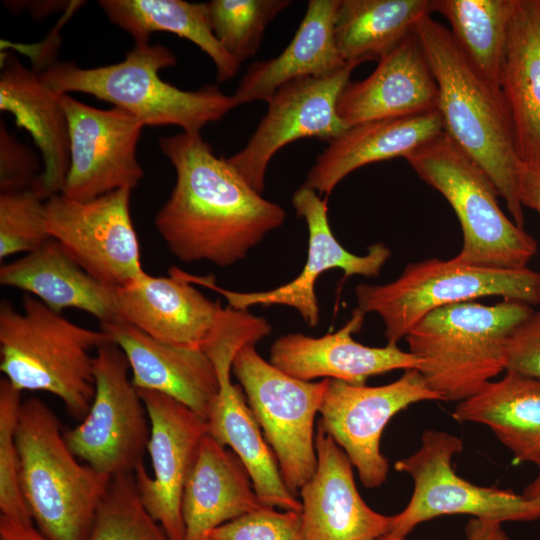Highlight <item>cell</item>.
Returning a JSON list of instances; mask_svg holds the SVG:
<instances>
[{
    "instance_id": "3957f363",
    "label": "cell",
    "mask_w": 540,
    "mask_h": 540,
    "mask_svg": "<svg viewBox=\"0 0 540 540\" xmlns=\"http://www.w3.org/2000/svg\"><path fill=\"white\" fill-rule=\"evenodd\" d=\"M17 311L0 303V370L19 391H42L58 397L67 413L80 422L95 393L91 351L111 337L81 327L37 298L24 295Z\"/></svg>"
},
{
    "instance_id": "60d3db41",
    "label": "cell",
    "mask_w": 540,
    "mask_h": 540,
    "mask_svg": "<svg viewBox=\"0 0 540 540\" xmlns=\"http://www.w3.org/2000/svg\"><path fill=\"white\" fill-rule=\"evenodd\" d=\"M519 199L523 207L531 208L540 215V161L533 164L522 163Z\"/></svg>"
},
{
    "instance_id": "8d00e7d4",
    "label": "cell",
    "mask_w": 540,
    "mask_h": 540,
    "mask_svg": "<svg viewBox=\"0 0 540 540\" xmlns=\"http://www.w3.org/2000/svg\"><path fill=\"white\" fill-rule=\"evenodd\" d=\"M21 391L5 378L0 381V515L33 521L24 500L15 440Z\"/></svg>"
},
{
    "instance_id": "74e56055",
    "label": "cell",
    "mask_w": 540,
    "mask_h": 540,
    "mask_svg": "<svg viewBox=\"0 0 540 540\" xmlns=\"http://www.w3.org/2000/svg\"><path fill=\"white\" fill-rule=\"evenodd\" d=\"M208 540H304L301 513L262 505L217 527Z\"/></svg>"
},
{
    "instance_id": "44dd1931",
    "label": "cell",
    "mask_w": 540,
    "mask_h": 540,
    "mask_svg": "<svg viewBox=\"0 0 540 540\" xmlns=\"http://www.w3.org/2000/svg\"><path fill=\"white\" fill-rule=\"evenodd\" d=\"M357 308L339 330L314 338L302 333L279 337L271 346L270 362L286 374L303 381L324 377L353 385H364L375 375L403 369H417L418 360L397 344L370 347L355 341L364 322Z\"/></svg>"
},
{
    "instance_id": "ab89813d",
    "label": "cell",
    "mask_w": 540,
    "mask_h": 540,
    "mask_svg": "<svg viewBox=\"0 0 540 540\" xmlns=\"http://www.w3.org/2000/svg\"><path fill=\"white\" fill-rule=\"evenodd\" d=\"M505 371L540 378V311L534 312L508 338Z\"/></svg>"
},
{
    "instance_id": "2e32d148",
    "label": "cell",
    "mask_w": 540,
    "mask_h": 540,
    "mask_svg": "<svg viewBox=\"0 0 540 540\" xmlns=\"http://www.w3.org/2000/svg\"><path fill=\"white\" fill-rule=\"evenodd\" d=\"M292 205L307 224L308 254L302 272L289 283L269 291L244 293L219 287L213 276H196L179 270L180 275L192 284L218 292L234 309L285 305L295 309L310 327L317 326L320 309L314 287L319 276L337 268L344 272L345 278L353 275L378 277L391 251L383 243L372 244L365 255L347 251L330 228L326 199L304 184L294 192Z\"/></svg>"
},
{
    "instance_id": "8992f818",
    "label": "cell",
    "mask_w": 540,
    "mask_h": 540,
    "mask_svg": "<svg viewBox=\"0 0 540 540\" xmlns=\"http://www.w3.org/2000/svg\"><path fill=\"white\" fill-rule=\"evenodd\" d=\"M175 64L170 49L148 42L135 43L115 64L81 68L72 62H56L40 73L57 93L93 95L130 112L144 126L173 125L183 132L200 133L238 106L232 95L216 85L187 91L163 81L159 71Z\"/></svg>"
},
{
    "instance_id": "5bb4252c",
    "label": "cell",
    "mask_w": 540,
    "mask_h": 540,
    "mask_svg": "<svg viewBox=\"0 0 540 540\" xmlns=\"http://www.w3.org/2000/svg\"><path fill=\"white\" fill-rule=\"evenodd\" d=\"M441 400L417 369L405 370L397 380L381 386L353 385L328 379L319 410L321 427L346 453L364 487H380L389 464L380 451L389 421L408 406Z\"/></svg>"
},
{
    "instance_id": "ee69618b",
    "label": "cell",
    "mask_w": 540,
    "mask_h": 540,
    "mask_svg": "<svg viewBox=\"0 0 540 540\" xmlns=\"http://www.w3.org/2000/svg\"><path fill=\"white\" fill-rule=\"evenodd\" d=\"M522 495L526 499L540 501V472L538 476L524 489Z\"/></svg>"
},
{
    "instance_id": "e575fe53",
    "label": "cell",
    "mask_w": 540,
    "mask_h": 540,
    "mask_svg": "<svg viewBox=\"0 0 540 540\" xmlns=\"http://www.w3.org/2000/svg\"><path fill=\"white\" fill-rule=\"evenodd\" d=\"M290 0H212L207 3L214 35L239 63L256 54L267 25Z\"/></svg>"
},
{
    "instance_id": "ac0fdd59",
    "label": "cell",
    "mask_w": 540,
    "mask_h": 540,
    "mask_svg": "<svg viewBox=\"0 0 540 540\" xmlns=\"http://www.w3.org/2000/svg\"><path fill=\"white\" fill-rule=\"evenodd\" d=\"M149 421L147 445L153 475L143 464L134 478L139 497L150 515L161 525L170 540H183L182 495L195 463L207 422L189 407L165 394L138 390Z\"/></svg>"
},
{
    "instance_id": "277c9868",
    "label": "cell",
    "mask_w": 540,
    "mask_h": 540,
    "mask_svg": "<svg viewBox=\"0 0 540 540\" xmlns=\"http://www.w3.org/2000/svg\"><path fill=\"white\" fill-rule=\"evenodd\" d=\"M534 312L512 300L457 303L426 315L404 339L429 388L443 401L461 402L505 372L508 338Z\"/></svg>"
},
{
    "instance_id": "f6af8a7d",
    "label": "cell",
    "mask_w": 540,
    "mask_h": 540,
    "mask_svg": "<svg viewBox=\"0 0 540 540\" xmlns=\"http://www.w3.org/2000/svg\"><path fill=\"white\" fill-rule=\"evenodd\" d=\"M376 540H408L406 537L395 535L392 533H388L386 535H383Z\"/></svg>"
},
{
    "instance_id": "83f0119b",
    "label": "cell",
    "mask_w": 540,
    "mask_h": 540,
    "mask_svg": "<svg viewBox=\"0 0 540 540\" xmlns=\"http://www.w3.org/2000/svg\"><path fill=\"white\" fill-rule=\"evenodd\" d=\"M0 284L23 290L60 313L85 311L100 324L120 320L116 290L98 281L50 238L37 249L0 268Z\"/></svg>"
},
{
    "instance_id": "8fae6325",
    "label": "cell",
    "mask_w": 540,
    "mask_h": 540,
    "mask_svg": "<svg viewBox=\"0 0 540 540\" xmlns=\"http://www.w3.org/2000/svg\"><path fill=\"white\" fill-rule=\"evenodd\" d=\"M462 449L459 437L429 429L413 454L395 462L396 471L409 474L414 485L407 506L391 516L390 533L406 537L419 524L443 515L466 514L501 523L540 518L539 500L496 486H478L458 476L451 462Z\"/></svg>"
},
{
    "instance_id": "b9f144b4",
    "label": "cell",
    "mask_w": 540,
    "mask_h": 540,
    "mask_svg": "<svg viewBox=\"0 0 540 540\" xmlns=\"http://www.w3.org/2000/svg\"><path fill=\"white\" fill-rule=\"evenodd\" d=\"M0 540H50L33 521H22L0 515Z\"/></svg>"
},
{
    "instance_id": "5b68a950",
    "label": "cell",
    "mask_w": 540,
    "mask_h": 540,
    "mask_svg": "<svg viewBox=\"0 0 540 540\" xmlns=\"http://www.w3.org/2000/svg\"><path fill=\"white\" fill-rule=\"evenodd\" d=\"M21 490L34 524L50 540H87L111 477L70 450L42 400L22 402L15 433Z\"/></svg>"
},
{
    "instance_id": "ffe728a7",
    "label": "cell",
    "mask_w": 540,
    "mask_h": 540,
    "mask_svg": "<svg viewBox=\"0 0 540 540\" xmlns=\"http://www.w3.org/2000/svg\"><path fill=\"white\" fill-rule=\"evenodd\" d=\"M168 273L157 277L145 272L117 288L119 318L161 342L202 349L224 308L185 280L179 268Z\"/></svg>"
},
{
    "instance_id": "d4e9b609",
    "label": "cell",
    "mask_w": 540,
    "mask_h": 540,
    "mask_svg": "<svg viewBox=\"0 0 540 540\" xmlns=\"http://www.w3.org/2000/svg\"><path fill=\"white\" fill-rule=\"evenodd\" d=\"M443 132L438 110L351 126L317 156L304 185L328 197L354 170L374 162L405 158Z\"/></svg>"
},
{
    "instance_id": "52a82bcc",
    "label": "cell",
    "mask_w": 540,
    "mask_h": 540,
    "mask_svg": "<svg viewBox=\"0 0 540 540\" xmlns=\"http://www.w3.org/2000/svg\"><path fill=\"white\" fill-rule=\"evenodd\" d=\"M404 159L454 210L463 237L456 260L496 269L527 267L537 242L506 216L490 177L445 132Z\"/></svg>"
},
{
    "instance_id": "9c48e42d",
    "label": "cell",
    "mask_w": 540,
    "mask_h": 540,
    "mask_svg": "<svg viewBox=\"0 0 540 540\" xmlns=\"http://www.w3.org/2000/svg\"><path fill=\"white\" fill-rule=\"evenodd\" d=\"M270 332L271 326L264 318L247 310L224 308L202 348L212 361L218 378V392L206 417L208 434L242 460L263 505L301 511V501L286 486L274 454L245 401L244 392L230 378L237 351L245 344H256Z\"/></svg>"
},
{
    "instance_id": "4dcf8cb0",
    "label": "cell",
    "mask_w": 540,
    "mask_h": 540,
    "mask_svg": "<svg viewBox=\"0 0 540 540\" xmlns=\"http://www.w3.org/2000/svg\"><path fill=\"white\" fill-rule=\"evenodd\" d=\"M108 19L130 34L135 43H148L153 32L174 33L197 45L213 61L217 82L235 77L240 63L213 33L207 3L183 0H101Z\"/></svg>"
},
{
    "instance_id": "603a6c76",
    "label": "cell",
    "mask_w": 540,
    "mask_h": 540,
    "mask_svg": "<svg viewBox=\"0 0 540 540\" xmlns=\"http://www.w3.org/2000/svg\"><path fill=\"white\" fill-rule=\"evenodd\" d=\"M101 330L123 351L138 390L170 396L206 420L218 378L202 349L161 342L123 320L101 324Z\"/></svg>"
},
{
    "instance_id": "484cf974",
    "label": "cell",
    "mask_w": 540,
    "mask_h": 540,
    "mask_svg": "<svg viewBox=\"0 0 540 540\" xmlns=\"http://www.w3.org/2000/svg\"><path fill=\"white\" fill-rule=\"evenodd\" d=\"M262 505L242 460L207 434L184 485L183 540H208L217 527Z\"/></svg>"
},
{
    "instance_id": "e0dca14e",
    "label": "cell",
    "mask_w": 540,
    "mask_h": 540,
    "mask_svg": "<svg viewBox=\"0 0 540 540\" xmlns=\"http://www.w3.org/2000/svg\"><path fill=\"white\" fill-rule=\"evenodd\" d=\"M70 139V166L62 193L89 201L107 193L133 190L144 171L136 148L143 123L130 112L98 109L61 95Z\"/></svg>"
},
{
    "instance_id": "f546056e",
    "label": "cell",
    "mask_w": 540,
    "mask_h": 540,
    "mask_svg": "<svg viewBox=\"0 0 540 540\" xmlns=\"http://www.w3.org/2000/svg\"><path fill=\"white\" fill-rule=\"evenodd\" d=\"M452 417L486 425L515 461L534 463L540 472V378L505 371L500 380L458 402Z\"/></svg>"
},
{
    "instance_id": "836d02e7",
    "label": "cell",
    "mask_w": 540,
    "mask_h": 540,
    "mask_svg": "<svg viewBox=\"0 0 540 540\" xmlns=\"http://www.w3.org/2000/svg\"><path fill=\"white\" fill-rule=\"evenodd\" d=\"M87 540H170L143 505L134 474L111 479Z\"/></svg>"
},
{
    "instance_id": "f1b7e54d",
    "label": "cell",
    "mask_w": 540,
    "mask_h": 540,
    "mask_svg": "<svg viewBox=\"0 0 540 540\" xmlns=\"http://www.w3.org/2000/svg\"><path fill=\"white\" fill-rule=\"evenodd\" d=\"M340 0H310L288 46L277 57L252 63L232 95L242 105L268 99L284 84L309 76H325L345 62L336 45L334 19Z\"/></svg>"
},
{
    "instance_id": "1f68e13d",
    "label": "cell",
    "mask_w": 540,
    "mask_h": 540,
    "mask_svg": "<svg viewBox=\"0 0 540 540\" xmlns=\"http://www.w3.org/2000/svg\"><path fill=\"white\" fill-rule=\"evenodd\" d=\"M431 13L432 0H340L334 19L339 53L345 62L378 61Z\"/></svg>"
},
{
    "instance_id": "cb8c5ba5",
    "label": "cell",
    "mask_w": 540,
    "mask_h": 540,
    "mask_svg": "<svg viewBox=\"0 0 540 540\" xmlns=\"http://www.w3.org/2000/svg\"><path fill=\"white\" fill-rule=\"evenodd\" d=\"M61 95L41 73L25 67L14 55L3 59L0 110L14 115L42 154L44 168L31 187L43 200L62 193L70 166L69 128Z\"/></svg>"
},
{
    "instance_id": "4316f807",
    "label": "cell",
    "mask_w": 540,
    "mask_h": 540,
    "mask_svg": "<svg viewBox=\"0 0 540 540\" xmlns=\"http://www.w3.org/2000/svg\"><path fill=\"white\" fill-rule=\"evenodd\" d=\"M500 90L519 158L540 161V0H511Z\"/></svg>"
},
{
    "instance_id": "d6986e66",
    "label": "cell",
    "mask_w": 540,
    "mask_h": 540,
    "mask_svg": "<svg viewBox=\"0 0 540 540\" xmlns=\"http://www.w3.org/2000/svg\"><path fill=\"white\" fill-rule=\"evenodd\" d=\"M315 449V472L299 491L304 540H376L390 533L391 516L365 503L351 461L319 426Z\"/></svg>"
},
{
    "instance_id": "30bf717a",
    "label": "cell",
    "mask_w": 540,
    "mask_h": 540,
    "mask_svg": "<svg viewBox=\"0 0 540 540\" xmlns=\"http://www.w3.org/2000/svg\"><path fill=\"white\" fill-rule=\"evenodd\" d=\"M255 343L235 354L232 372L240 383L288 489L296 496L313 476L317 456L314 422L328 379H296L267 362Z\"/></svg>"
},
{
    "instance_id": "d6a6232c",
    "label": "cell",
    "mask_w": 540,
    "mask_h": 540,
    "mask_svg": "<svg viewBox=\"0 0 540 540\" xmlns=\"http://www.w3.org/2000/svg\"><path fill=\"white\" fill-rule=\"evenodd\" d=\"M468 61L500 89L511 0H432Z\"/></svg>"
},
{
    "instance_id": "ba28073f",
    "label": "cell",
    "mask_w": 540,
    "mask_h": 540,
    "mask_svg": "<svg viewBox=\"0 0 540 540\" xmlns=\"http://www.w3.org/2000/svg\"><path fill=\"white\" fill-rule=\"evenodd\" d=\"M357 309L376 313L387 344H397L426 315L439 308L497 296L540 304V273L529 268L496 269L452 259L429 258L408 264L400 276L381 285L355 288Z\"/></svg>"
},
{
    "instance_id": "6da1fadb",
    "label": "cell",
    "mask_w": 540,
    "mask_h": 540,
    "mask_svg": "<svg viewBox=\"0 0 540 540\" xmlns=\"http://www.w3.org/2000/svg\"><path fill=\"white\" fill-rule=\"evenodd\" d=\"M159 148L175 168L176 183L154 223L180 261L230 266L283 224L284 209L217 157L200 133L161 137Z\"/></svg>"
},
{
    "instance_id": "4fadbf2b",
    "label": "cell",
    "mask_w": 540,
    "mask_h": 540,
    "mask_svg": "<svg viewBox=\"0 0 540 540\" xmlns=\"http://www.w3.org/2000/svg\"><path fill=\"white\" fill-rule=\"evenodd\" d=\"M131 192L116 190L89 201L59 193L44 205L49 237L88 274L113 288L145 273L130 215Z\"/></svg>"
},
{
    "instance_id": "7a4b0ae2",
    "label": "cell",
    "mask_w": 540,
    "mask_h": 540,
    "mask_svg": "<svg viewBox=\"0 0 540 540\" xmlns=\"http://www.w3.org/2000/svg\"><path fill=\"white\" fill-rule=\"evenodd\" d=\"M438 87L444 132L490 177L512 220L524 227L519 158L501 90L468 61L450 31L431 15L414 27Z\"/></svg>"
},
{
    "instance_id": "f35d334b",
    "label": "cell",
    "mask_w": 540,
    "mask_h": 540,
    "mask_svg": "<svg viewBox=\"0 0 540 540\" xmlns=\"http://www.w3.org/2000/svg\"><path fill=\"white\" fill-rule=\"evenodd\" d=\"M39 162L34 152L20 143L0 125V190L18 191L32 186L39 176Z\"/></svg>"
},
{
    "instance_id": "7c38bea8",
    "label": "cell",
    "mask_w": 540,
    "mask_h": 540,
    "mask_svg": "<svg viewBox=\"0 0 540 540\" xmlns=\"http://www.w3.org/2000/svg\"><path fill=\"white\" fill-rule=\"evenodd\" d=\"M129 363L113 342L99 346L93 357L95 393L87 415L64 432L80 460L111 478L134 474L143 464L150 421L129 376Z\"/></svg>"
},
{
    "instance_id": "d590c367",
    "label": "cell",
    "mask_w": 540,
    "mask_h": 540,
    "mask_svg": "<svg viewBox=\"0 0 540 540\" xmlns=\"http://www.w3.org/2000/svg\"><path fill=\"white\" fill-rule=\"evenodd\" d=\"M43 200L32 187L0 194V259L29 253L50 237Z\"/></svg>"
},
{
    "instance_id": "7402d4cb",
    "label": "cell",
    "mask_w": 540,
    "mask_h": 540,
    "mask_svg": "<svg viewBox=\"0 0 540 540\" xmlns=\"http://www.w3.org/2000/svg\"><path fill=\"white\" fill-rule=\"evenodd\" d=\"M438 87L414 32L378 60L361 81H349L337 112L349 128L361 123L437 110Z\"/></svg>"
},
{
    "instance_id": "9a60e30c",
    "label": "cell",
    "mask_w": 540,
    "mask_h": 540,
    "mask_svg": "<svg viewBox=\"0 0 540 540\" xmlns=\"http://www.w3.org/2000/svg\"><path fill=\"white\" fill-rule=\"evenodd\" d=\"M358 65L348 62L329 75L295 79L268 99L267 112L247 144L228 158L256 192L262 194L267 167L282 147L308 137L329 143L348 129L338 115L337 104Z\"/></svg>"
},
{
    "instance_id": "7bdbcfd3",
    "label": "cell",
    "mask_w": 540,
    "mask_h": 540,
    "mask_svg": "<svg viewBox=\"0 0 540 540\" xmlns=\"http://www.w3.org/2000/svg\"><path fill=\"white\" fill-rule=\"evenodd\" d=\"M466 540H511L502 523L487 518L471 517L465 526Z\"/></svg>"
}]
</instances>
